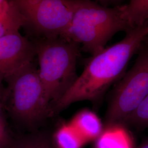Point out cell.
<instances>
[{
	"mask_svg": "<svg viewBox=\"0 0 148 148\" xmlns=\"http://www.w3.org/2000/svg\"><path fill=\"white\" fill-rule=\"evenodd\" d=\"M148 36V21L133 27L120 41L93 55L74 84L53 105V110L61 111L78 101L99 99L123 73Z\"/></svg>",
	"mask_w": 148,
	"mask_h": 148,
	"instance_id": "1",
	"label": "cell"
},
{
	"mask_svg": "<svg viewBox=\"0 0 148 148\" xmlns=\"http://www.w3.org/2000/svg\"><path fill=\"white\" fill-rule=\"evenodd\" d=\"M131 28L125 5L108 7L92 0H75L71 20L62 37L81 45L93 56L104 49L117 32Z\"/></svg>",
	"mask_w": 148,
	"mask_h": 148,
	"instance_id": "2",
	"label": "cell"
},
{
	"mask_svg": "<svg viewBox=\"0 0 148 148\" xmlns=\"http://www.w3.org/2000/svg\"><path fill=\"white\" fill-rule=\"evenodd\" d=\"M39 65L38 73L48 102L54 104L78 76L79 45L61 36L32 38Z\"/></svg>",
	"mask_w": 148,
	"mask_h": 148,
	"instance_id": "3",
	"label": "cell"
},
{
	"mask_svg": "<svg viewBox=\"0 0 148 148\" xmlns=\"http://www.w3.org/2000/svg\"><path fill=\"white\" fill-rule=\"evenodd\" d=\"M7 81L10 111L20 123L34 126L52 110L33 62L24 66Z\"/></svg>",
	"mask_w": 148,
	"mask_h": 148,
	"instance_id": "4",
	"label": "cell"
},
{
	"mask_svg": "<svg viewBox=\"0 0 148 148\" xmlns=\"http://www.w3.org/2000/svg\"><path fill=\"white\" fill-rule=\"evenodd\" d=\"M23 17L32 38L63 36L71 20L75 0H8Z\"/></svg>",
	"mask_w": 148,
	"mask_h": 148,
	"instance_id": "5",
	"label": "cell"
},
{
	"mask_svg": "<svg viewBox=\"0 0 148 148\" xmlns=\"http://www.w3.org/2000/svg\"><path fill=\"white\" fill-rule=\"evenodd\" d=\"M132 68L112 94L106 114L107 125H123L148 95V43L145 41L138 51Z\"/></svg>",
	"mask_w": 148,
	"mask_h": 148,
	"instance_id": "6",
	"label": "cell"
},
{
	"mask_svg": "<svg viewBox=\"0 0 148 148\" xmlns=\"http://www.w3.org/2000/svg\"><path fill=\"white\" fill-rule=\"evenodd\" d=\"M35 57L32 41L19 31L0 37V79L7 81Z\"/></svg>",
	"mask_w": 148,
	"mask_h": 148,
	"instance_id": "7",
	"label": "cell"
},
{
	"mask_svg": "<svg viewBox=\"0 0 148 148\" xmlns=\"http://www.w3.org/2000/svg\"><path fill=\"white\" fill-rule=\"evenodd\" d=\"M70 123L85 142L96 140L104 131L100 119L94 112L88 109L77 113Z\"/></svg>",
	"mask_w": 148,
	"mask_h": 148,
	"instance_id": "8",
	"label": "cell"
},
{
	"mask_svg": "<svg viewBox=\"0 0 148 148\" xmlns=\"http://www.w3.org/2000/svg\"><path fill=\"white\" fill-rule=\"evenodd\" d=\"M122 125H108L96 139L95 148H133L131 139Z\"/></svg>",
	"mask_w": 148,
	"mask_h": 148,
	"instance_id": "9",
	"label": "cell"
},
{
	"mask_svg": "<svg viewBox=\"0 0 148 148\" xmlns=\"http://www.w3.org/2000/svg\"><path fill=\"white\" fill-rule=\"evenodd\" d=\"M54 139L57 148H82L86 143L70 123L59 128Z\"/></svg>",
	"mask_w": 148,
	"mask_h": 148,
	"instance_id": "10",
	"label": "cell"
},
{
	"mask_svg": "<svg viewBox=\"0 0 148 148\" xmlns=\"http://www.w3.org/2000/svg\"><path fill=\"white\" fill-rule=\"evenodd\" d=\"M125 5L127 19L132 27L148 21V0H130Z\"/></svg>",
	"mask_w": 148,
	"mask_h": 148,
	"instance_id": "11",
	"label": "cell"
},
{
	"mask_svg": "<svg viewBox=\"0 0 148 148\" xmlns=\"http://www.w3.org/2000/svg\"><path fill=\"white\" fill-rule=\"evenodd\" d=\"M10 2V1H9ZM8 10L0 16V37L18 32L24 25V19L16 7L11 2Z\"/></svg>",
	"mask_w": 148,
	"mask_h": 148,
	"instance_id": "12",
	"label": "cell"
},
{
	"mask_svg": "<svg viewBox=\"0 0 148 148\" xmlns=\"http://www.w3.org/2000/svg\"><path fill=\"white\" fill-rule=\"evenodd\" d=\"M11 148H53L47 136L37 133L22 138L13 143Z\"/></svg>",
	"mask_w": 148,
	"mask_h": 148,
	"instance_id": "13",
	"label": "cell"
},
{
	"mask_svg": "<svg viewBox=\"0 0 148 148\" xmlns=\"http://www.w3.org/2000/svg\"><path fill=\"white\" fill-rule=\"evenodd\" d=\"M126 123L138 128L148 127V95L129 117Z\"/></svg>",
	"mask_w": 148,
	"mask_h": 148,
	"instance_id": "14",
	"label": "cell"
},
{
	"mask_svg": "<svg viewBox=\"0 0 148 148\" xmlns=\"http://www.w3.org/2000/svg\"><path fill=\"white\" fill-rule=\"evenodd\" d=\"M10 138L5 119L0 107V148H5L8 146Z\"/></svg>",
	"mask_w": 148,
	"mask_h": 148,
	"instance_id": "15",
	"label": "cell"
},
{
	"mask_svg": "<svg viewBox=\"0 0 148 148\" xmlns=\"http://www.w3.org/2000/svg\"><path fill=\"white\" fill-rule=\"evenodd\" d=\"M10 3L8 0H0V16L3 15L8 10Z\"/></svg>",
	"mask_w": 148,
	"mask_h": 148,
	"instance_id": "16",
	"label": "cell"
},
{
	"mask_svg": "<svg viewBox=\"0 0 148 148\" xmlns=\"http://www.w3.org/2000/svg\"><path fill=\"white\" fill-rule=\"evenodd\" d=\"M2 79H0V107L2 106V101L4 99V95H5V91L3 88L2 86Z\"/></svg>",
	"mask_w": 148,
	"mask_h": 148,
	"instance_id": "17",
	"label": "cell"
},
{
	"mask_svg": "<svg viewBox=\"0 0 148 148\" xmlns=\"http://www.w3.org/2000/svg\"><path fill=\"white\" fill-rule=\"evenodd\" d=\"M137 148H148V139L142 143Z\"/></svg>",
	"mask_w": 148,
	"mask_h": 148,
	"instance_id": "18",
	"label": "cell"
},
{
	"mask_svg": "<svg viewBox=\"0 0 148 148\" xmlns=\"http://www.w3.org/2000/svg\"><path fill=\"white\" fill-rule=\"evenodd\" d=\"M100 2H114V1H119V0H97Z\"/></svg>",
	"mask_w": 148,
	"mask_h": 148,
	"instance_id": "19",
	"label": "cell"
},
{
	"mask_svg": "<svg viewBox=\"0 0 148 148\" xmlns=\"http://www.w3.org/2000/svg\"><path fill=\"white\" fill-rule=\"evenodd\" d=\"M145 42H146L148 43V36H147V38H146V39H145Z\"/></svg>",
	"mask_w": 148,
	"mask_h": 148,
	"instance_id": "20",
	"label": "cell"
}]
</instances>
